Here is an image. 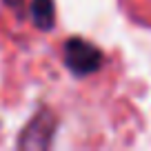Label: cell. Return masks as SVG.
Listing matches in <instances>:
<instances>
[{
	"label": "cell",
	"instance_id": "6da1fadb",
	"mask_svg": "<svg viewBox=\"0 0 151 151\" xmlns=\"http://www.w3.org/2000/svg\"><path fill=\"white\" fill-rule=\"evenodd\" d=\"M104 56L96 45L87 42L82 38H69L65 42V65L73 76H91L102 67Z\"/></svg>",
	"mask_w": 151,
	"mask_h": 151
},
{
	"label": "cell",
	"instance_id": "277c9868",
	"mask_svg": "<svg viewBox=\"0 0 151 151\" xmlns=\"http://www.w3.org/2000/svg\"><path fill=\"white\" fill-rule=\"evenodd\" d=\"M5 5H9L11 9H20V5H22V0H5Z\"/></svg>",
	"mask_w": 151,
	"mask_h": 151
},
{
	"label": "cell",
	"instance_id": "3957f363",
	"mask_svg": "<svg viewBox=\"0 0 151 151\" xmlns=\"http://www.w3.org/2000/svg\"><path fill=\"white\" fill-rule=\"evenodd\" d=\"M31 20L40 31H49L56 24L53 0H33L31 2Z\"/></svg>",
	"mask_w": 151,
	"mask_h": 151
},
{
	"label": "cell",
	"instance_id": "7a4b0ae2",
	"mask_svg": "<svg viewBox=\"0 0 151 151\" xmlns=\"http://www.w3.org/2000/svg\"><path fill=\"white\" fill-rule=\"evenodd\" d=\"M56 127H58V118L49 109H40L38 116H33L31 122L24 127L22 136L18 140V147L20 149H47L53 142Z\"/></svg>",
	"mask_w": 151,
	"mask_h": 151
}]
</instances>
